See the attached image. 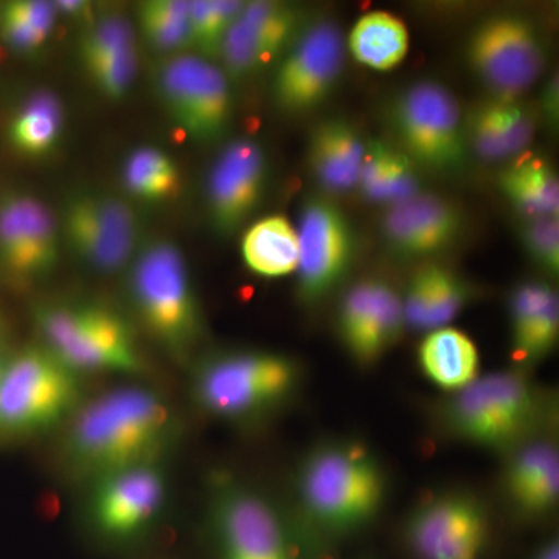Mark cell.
Here are the masks:
<instances>
[{
	"mask_svg": "<svg viewBox=\"0 0 559 559\" xmlns=\"http://www.w3.org/2000/svg\"><path fill=\"white\" fill-rule=\"evenodd\" d=\"M62 444L66 468L92 481L132 466L162 463L178 439V417L154 390L127 385L81 404Z\"/></svg>",
	"mask_w": 559,
	"mask_h": 559,
	"instance_id": "1",
	"label": "cell"
},
{
	"mask_svg": "<svg viewBox=\"0 0 559 559\" xmlns=\"http://www.w3.org/2000/svg\"><path fill=\"white\" fill-rule=\"evenodd\" d=\"M554 393L533 380L528 370L480 374L433 406L441 436L455 443L506 455L525 441L555 430Z\"/></svg>",
	"mask_w": 559,
	"mask_h": 559,
	"instance_id": "2",
	"label": "cell"
},
{
	"mask_svg": "<svg viewBox=\"0 0 559 559\" xmlns=\"http://www.w3.org/2000/svg\"><path fill=\"white\" fill-rule=\"evenodd\" d=\"M388 491L380 457L362 441L342 437L310 448L294 476L300 516L323 535L366 528L384 509Z\"/></svg>",
	"mask_w": 559,
	"mask_h": 559,
	"instance_id": "3",
	"label": "cell"
},
{
	"mask_svg": "<svg viewBox=\"0 0 559 559\" xmlns=\"http://www.w3.org/2000/svg\"><path fill=\"white\" fill-rule=\"evenodd\" d=\"M304 367L271 349L235 348L212 353L194 366L190 393L209 417L250 426L274 417L296 399Z\"/></svg>",
	"mask_w": 559,
	"mask_h": 559,
	"instance_id": "4",
	"label": "cell"
},
{
	"mask_svg": "<svg viewBox=\"0 0 559 559\" xmlns=\"http://www.w3.org/2000/svg\"><path fill=\"white\" fill-rule=\"evenodd\" d=\"M128 299L143 330L176 359L189 358L205 334L200 297L175 245L140 246L128 267Z\"/></svg>",
	"mask_w": 559,
	"mask_h": 559,
	"instance_id": "5",
	"label": "cell"
},
{
	"mask_svg": "<svg viewBox=\"0 0 559 559\" xmlns=\"http://www.w3.org/2000/svg\"><path fill=\"white\" fill-rule=\"evenodd\" d=\"M43 347L79 373L142 374L146 366L128 320L100 304L50 301L35 310Z\"/></svg>",
	"mask_w": 559,
	"mask_h": 559,
	"instance_id": "6",
	"label": "cell"
},
{
	"mask_svg": "<svg viewBox=\"0 0 559 559\" xmlns=\"http://www.w3.org/2000/svg\"><path fill=\"white\" fill-rule=\"evenodd\" d=\"M83 393V374L49 349H22L0 378V433L31 437L58 428L80 409Z\"/></svg>",
	"mask_w": 559,
	"mask_h": 559,
	"instance_id": "7",
	"label": "cell"
},
{
	"mask_svg": "<svg viewBox=\"0 0 559 559\" xmlns=\"http://www.w3.org/2000/svg\"><path fill=\"white\" fill-rule=\"evenodd\" d=\"M399 148L433 175H457L468 160L462 110L452 92L433 80L417 81L390 105Z\"/></svg>",
	"mask_w": 559,
	"mask_h": 559,
	"instance_id": "8",
	"label": "cell"
},
{
	"mask_svg": "<svg viewBox=\"0 0 559 559\" xmlns=\"http://www.w3.org/2000/svg\"><path fill=\"white\" fill-rule=\"evenodd\" d=\"M297 231L300 240L297 299L305 307H319L349 277L358 240L344 210L325 194L305 201Z\"/></svg>",
	"mask_w": 559,
	"mask_h": 559,
	"instance_id": "9",
	"label": "cell"
},
{
	"mask_svg": "<svg viewBox=\"0 0 559 559\" xmlns=\"http://www.w3.org/2000/svg\"><path fill=\"white\" fill-rule=\"evenodd\" d=\"M209 522L219 559H296L280 511L241 481L224 479L215 485Z\"/></svg>",
	"mask_w": 559,
	"mask_h": 559,
	"instance_id": "10",
	"label": "cell"
},
{
	"mask_svg": "<svg viewBox=\"0 0 559 559\" xmlns=\"http://www.w3.org/2000/svg\"><path fill=\"white\" fill-rule=\"evenodd\" d=\"M466 58L492 97L521 98L547 64L539 28L518 14H495L481 21L468 39Z\"/></svg>",
	"mask_w": 559,
	"mask_h": 559,
	"instance_id": "11",
	"label": "cell"
},
{
	"mask_svg": "<svg viewBox=\"0 0 559 559\" xmlns=\"http://www.w3.org/2000/svg\"><path fill=\"white\" fill-rule=\"evenodd\" d=\"M58 224L73 255L100 274L128 270L142 246L138 213L127 201L110 194H72Z\"/></svg>",
	"mask_w": 559,
	"mask_h": 559,
	"instance_id": "12",
	"label": "cell"
},
{
	"mask_svg": "<svg viewBox=\"0 0 559 559\" xmlns=\"http://www.w3.org/2000/svg\"><path fill=\"white\" fill-rule=\"evenodd\" d=\"M90 485L87 521L98 538L114 546H128L153 530L168 495L164 463L116 471Z\"/></svg>",
	"mask_w": 559,
	"mask_h": 559,
	"instance_id": "13",
	"label": "cell"
},
{
	"mask_svg": "<svg viewBox=\"0 0 559 559\" xmlns=\"http://www.w3.org/2000/svg\"><path fill=\"white\" fill-rule=\"evenodd\" d=\"M488 535L487 506L466 489L432 492L404 522V543L417 559H480Z\"/></svg>",
	"mask_w": 559,
	"mask_h": 559,
	"instance_id": "14",
	"label": "cell"
},
{
	"mask_svg": "<svg viewBox=\"0 0 559 559\" xmlns=\"http://www.w3.org/2000/svg\"><path fill=\"white\" fill-rule=\"evenodd\" d=\"M344 33L333 20L304 24L278 60L272 97L283 112L300 116L318 109L336 87L344 69Z\"/></svg>",
	"mask_w": 559,
	"mask_h": 559,
	"instance_id": "15",
	"label": "cell"
},
{
	"mask_svg": "<svg viewBox=\"0 0 559 559\" xmlns=\"http://www.w3.org/2000/svg\"><path fill=\"white\" fill-rule=\"evenodd\" d=\"M159 94L173 120L198 143L223 139L234 102L229 79L218 66L197 55H179L159 70Z\"/></svg>",
	"mask_w": 559,
	"mask_h": 559,
	"instance_id": "16",
	"label": "cell"
},
{
	"mask_svg": "<svg viewBox=\"0 0 559 559\" xmlns=\"http://www.w3.org/2000/svg\"><path fill=\"white\" fill-rule=\"evenodd\" d=\"M336 333L349 358L370 367L395 347L404 334L399 293L380 277L356 280L342 293Z\"/></svg>",
	"mask_w": 559,
	"mask_h": 559,
	"instance_id": "17",
	"label": "cell"
},
{
	"mask_svg": "<svg viewBox=\"0 0 559 559\" xmlns=\"http://www.w3.org/2000/svg\"><path fill=\"white\" fill-rule=\"evenodd\" d=\"M267 178V156L255 140H234L221 151L205 189L213 229L219 235L240 229L263 201Z\"/></svg>",
	"mask_w": 559,
	"mask_h": 559,
	"instance_id": "18",
	"label": "cell"
},
{
	"mask_svg": "<svg viewBox=\"0 0 559 559\" xmlns=\"http://www.w3.org/2000/svg\"><path fill=\"white\" fill-rule=\"evenodd\" d=\"M465 230L462 209L448 198L421 193L382 212L380 234L385 248L403 260L429 261L451 249Z\"/></svg>",
	"mask_w": 559,
	"mask_h": 559,
	"instance_id": "19",
	"label": "cell"
},
{
	"mask_svg": "<svg viewBox=\"0 0 559 559\" xmlns=\"http://www.w3.org/2000/svg\"><path fill=\"white\" fill-rule=\"evenodd\" d=\"M500 489L518 518H549L559 503V448L557 437L543 433L502 455Z\"/></svg>",
	"mask_w": 559,
	"mask_h": 559,
	"instance_id": "20",
	"label": "cell"
},
{
	"mask_svg": "<svg viewBox=\"0 0 559 559\" xmlns=\"http://www.w3.org/2000/svg\"><path fill=\"white\" fill-rule=\"evenodd\" d=\"M466 145L485 162H510L535 138L536 116L521 98L488 97L463 117Z\"/></svg>",
	"mask_w": 559,
	"mask_h": 559,
	"instance_id": "21",
	"label": "cell"
},
{
	"mask_svg": "<svg viewBox=\"0 0 559 559\" xmlns=\"http://www.w3.org/2000/svg\"><path fill=\"white\" fill-rule=\"evenodd\" d=\"M366 145L358 128L342 117L316 124L308 140V168L325 197L334 200L358 189Z\"/></svg>",
	"mask_w": 559,
	"mask_h": 559,
	"instance_id": "22",
	"label": "cell"
},
{
	"mask_svg": "<svg viewBox=\"0 0 559 559\" xmlns=\"http://www.w3.org/2000/svg\"><path fill=\"white\" fill-rule=\"evenodd\" d=\"M418 369L444 392H457L480 377V353L468 334L452 326L425 333L417 349Z\"/></svg>",
	"mask_w": 559,
	"mask_h": 559,
	"instance_id": "23",
	"label": "cell"
},
{
	"mask_svg": "<svg viewBox=\"0 0 559 559\" xmlns=\"http://www.w3.org/2000/svg\"><path fill=\"white\" fill-rule=\"evenodd\" d=\"M356 190L364 200L390 207L421 193V170L399 146L367 140Z\"/></svg>",
	"mask_w": 559,
	"mask_h": 559,
	"instance_id": "24",
	"label": "cell"
},
{
	"mask_svg": "<svg viewBox=\"0 0 559 559\" xmlns=\"http://www.w3.org/2000/svg\"><path fill=\"white\" fill-rule=\"evenodd\" d=\"M500 193L525 218L558 216L559 180L557 170L546 157L522 153L507 162L499 173Z\"/></svg>",
	"mask_w": 559,
	"mask_h": 559,
	"instance_id": "25",
	"label": "cell"
},
{
	"mask_svg": "<svg viewBox=\"0 0 559 559\" xmlns=\"http://www.w3.org/2000/svg\"><path fill=\"white\" fill-rule=\"evenodd\" d=\"M241 255L248 270L260 277L296 274L300 263L299 231L286 216L261 218L242 235Z\"/></svg>",
	"mask_w": 559,
	"mask_h": 559,
	"instance_id": "26",
	"label": "cell"
},
{
	"mask_svg": "<svg viewBox=\"0 0 559 559\" xmlns=\"http://www.w3.org/2000/svg\"><path fill=\"white\" fill-rule=\"evenodd\" d=\"M347 49L359 64L388 72L399 68L409 53L406 24L388 11H371L353 25Z\"/></svg>",
	"mask_w": 559,
	"mask_h": 559,
	"instance_id": "27",
	"label": "cell"
},
{
	"mask_svg": "<svg viewBox=\"0 0 559 559\" xmlns=\"http://www.w3.org/2000/svg\"><path fill=\"white\" fill-rule=\"evenodd\" d=\"M64 124L61 102L50 92L33 95L17 110L9 127L11 146L22 156L40 159L53 153Z\"/></svg>",
	"mask_w": 559,
	"mask_h": 559,
	"instance_id": "28",
	"label": "cell"
},
{
	"mask_svg": "<svg viewBox=\"0 0 559 559\" xmlns=\"http://www.w3.org/2000/svg\"><path fill=\"white\" fill-rule=\"evenodd\" d=\"M123 183L132 197L145 202H164L179 193L178 165L164 151L142 146L128 156Z\"/></svg>",
	"mask_w": 559,
	"mask_h": 559,
	"instance_id": "29",
	"label": "cell"
},
{
	"mask_svg": "<svg viewBox=\"0 0 559 559\" xmlns=\"http://www.w3.org/2000/svg\"><path fill=\"white\" fill-rule=\"evenodd\" d=\"M189 0H148L139 7L143 38L153 49L173 53L190 47Z\"/></svg>",
	"mask_w": 559,
	"mask_h": 559,
	"instance_id": "30",
	"label": "cell"
},
{
	"mask_svg": "<svg viewBox=\"0 0 559 559\" xmlns=\"http://www.w3.org/2000/svg\"><path fill=\"white\" fill-rule=\"evenodd\" d=\"M425 264L429 280V305L423 333H428L450 326L452 320L473 300L476 290L452 267L433 260L425 261Z\"/></svg>",
	"mask_w": 559,
	"mask_h": 559,
	"instance_id": "31",
	"label": "cell"
},
{
	"mask_svg": "<svg viewBox=\"0 0 559 559\" xmlns=\"http://www.w3.org/2000/svg\"><path fill=\"white\" fill-rule=\"evenodd\" d=\"M246 2L238 0H194L190 5V47L200 58H218L231 25L241 16Z\"/></svg>",
	"mask_w": 559,
	"mask_h": 559,
	"instance_id": "32",
	"label": "cell"
},
{
	"mask_svg": "<svg viewBox=\"0 0 559 559\" xmlns=\"http://www.w3.org/2000/svg\"><path fill=\"white\" fill-rule=\"evenodd\" d=\"M240 21L278 60L305 24L297 9L280 2H246Z\"/></svg>",
	"mask_w": 559,
	"mask_h": 559,
	"instance_id": "33",
	"label": "cell"
},
{
	"mask_svg": "<svg viewBox=\"0 0 559 559\" xmlns=\"http://www.w3.org/2000/svg\"><path fill=\"white\" fill-rule=\"evenodd\" d=\"M557 294L550 283L543 280H527L516 286L510 294V347L511 358L516 359L525 347L533 326L538 322L540 312Z\"/></svg>",
	"mask_w": 559,
	"mask_h": 559,
	"instance_id": "34",
	"label": "cell"
},
{
	"mask_svg": "<svg viewBox=\"0 0 559 559\" xmlns=\"http://www.w3.org/2000/svg\"><path fill=\"white\" fill-rule=\"evenodd\" d=\"M131 49H135L131 22L121 16L103 17L81 36L80 60L87 70Z\"/></svg>",
	"mask_w": 559,
	"mask_h": 559,
	"instance_id": "35",
	"label": "cell"
},
{
	"mask_svg": "<svg viewBox=\"0 0 559 559\" xmlns=\"http://www.w3.org/2000/svg\"><path fill=\"white\" fill-rule=\"evenodd\" d=\"M0 264L14 278L28 282L22 197H11L0 204Z\"/></svg>",
	"mask_w": 559,
	"mask_h": 559,
	"instance_id": "36",
	"label": "cell"
},
{
	"mask_svg": "<svg viewBox=\"0 0 559 559\" xmlns=\"http://www.w3.org/2000/svg\"><path fill=\"white\" fill-rule=\"evenodd\" d=\"M520 238L530 260L550 278L559 272V218L536 216L525 218L520 227Z\"/></svg>",
	"mask_w": 559,
	"mask_h": 559,
	"instance_id": "37",
	"label": "cell"
},
{
	"mask_svg": "<svg viewBox=\"0 0 559 559\" xmlns=\"http://www.w3.org/2000/svg\"><path fill=\"white\" fill-rule=\"evenodd\" d=\"M138 50L131 49L87 69L91 81L109 100H121L138 75Z\"/></svg>",
	"mask_w": 559,
	"mask_h": 559,
	"instance_id": "38",
	"label": "cell"
},
{
	"mask_svg": "<svg viewBox=\"0 0 559 559\" xmlns=\"http://www.w3.org/2000/svg\"><path fill=\"white\" fill-rule=\"evenodd\" d=\"M0 35L10 47L20 51L38 50L47 40L46 36L36 32L24 17L11 9L9 2L2 7L0 14Z\"/></svg>",
	"mask_w": 559,
	"mask_h": 559,
	"instance_id": "39",
	"label": "cell"
},
{
	"mask_svg": "<svg viewBox=\"0 0 559 559\" xmlns=\"http://www.w3.org/2000/svg\"><path fill=\"white\" fill-rule=\"evenodd\" d=\"M10 7L24 17L28 24L39 32L40 35L49 38L57 21V9L53 2H40V0H11Z\"/></svg>",
	"mask_w": 559,
	"mask_h": 559,
	"instance_id": "40",
	"label": "cell"
},
{
	"mask_svg": "<svg viewBox=\"0 0 559 559\" xmlns=\"http://www.w3.org/2000/svg\"><path fill=\"white\" fill-rule=\"evenodd\" d=\"M540 117L546 120L550 128L558 127L559 81L557 72L544 83L543 94H540Z\"/></svg>",
	"mask_w": 559,
	"mask_h": 559,
	"instance_id": "41",
	"label": "cell"
},
{
	"mask_svg": "<svg viewBox=\"0 0 559 559\" xmlns=\"http://www.w3.org/2000/svg\"><path fill=\"white\" fill-rule=\"evenodd\" d=\"M53 5L57 13L66 14L73 20H81L91 13V3L83 0H60V2H53Z\"/></svg>",
	"mask_w": 559,
	"mask_h": 559,
	"instance_id": "42",
	"label": "cell"
},
{
	"mask_svg": "<svg viewBox=\"0 0 559 559\" xmlns=\"http://www.w3.org/2000/svg\"><path fill=\"white\" fill-rule=\"evenodd\" d=\"M532 559H559V544L557 538L546 540L539 549L535 551Z\"/></svg>",
	"mask_w": 559,
	"mask_h": 559,
	"instance_id": "43",
	"label": "cell"
},
{
	"mask_svg": "<svg viewBox=\"0 0 559 559\" xmlns=\"http://www.w3.org/2000/svg\"><path fill=\"white\" fill-rule=\"evenodd\" d=\"M7 360L9 359L3 358L2 353H0V378H2L3 370H5Z\"/></svg>",
	"mask_w": 559,
	"mask_h": 559,
	"instance_id": "44",
	"label": "cell"
}]
</instances>
